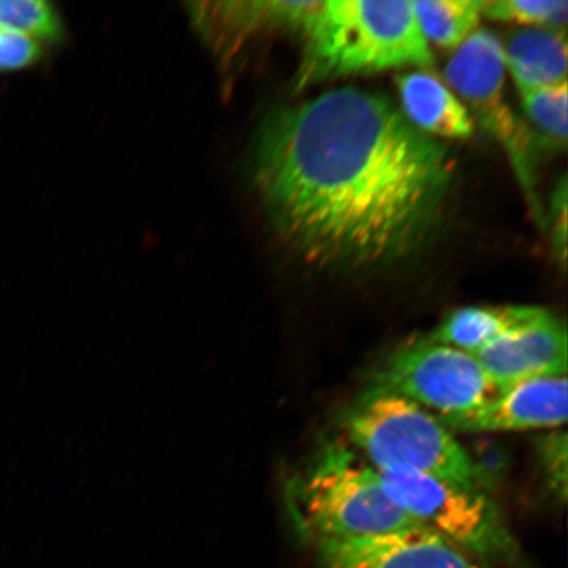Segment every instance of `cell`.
<instances>
[{"label": "cell", "mask_w": 568, "mask_h": 568, "mask_svg": "<svg viewBox=\"0 0 568 568\" xmlns=\"http://www.w3.org/2000/svg\"><path fill=\"white\" fill-rule=\"evenodd\" d=\"M303 36L301 87L435 62L409 0H323Z\"/></svg>", "instance_id": "2"}, {"label": "cell", "mask_w": 568, "mask_h": 568, "mask_svg": "<svg viewBox=\"0 0 568 568\" xmlns=\"http://www.w3.org/2000/svg\"><path fill=\"white\" fill-rule=\"evenodd\" d=\"M527 305H485L464 307L447 315L428 337L435 343L475 354L546 314Z\"/></svg>", "instance_id": "13"}, {"label": "cell", "mask_w": 568, "mask_h": 568, "mask_svg": "<svg viewBox=\"0 0 568 568\" xmlns=\"http://www.w3.org/2000/svg\"><path fill=\"white\" fill-rule=\"evenodd\" d=\"M345 426L376 470L404 468L486 493L488 478L477 462L436 415L414 402L368 388Z\"/></svg>", "instance_id": "3"}, {"label": "cell", "mask_w": 568, "mask_h": 568, "mask_svg": "<svg viewBox=\"0 0 568 568\" xmlns=\"http://www.w3.org/2000/svg\"><path fill=\"white\" fill-rule=\"evenodd\" d=\"M567 82L523 94L530 122L556 148L567 145Z\"/></svg>", "instance_id": "17"}, {"label": "cell", "mask_w": 568, "mask_h": 568, "mask_svg": "<svg viewBox=\"0 0 568 568\" xmlns=\"http://www.w3.org/2000/svg\"><path fill=\"white\" fill-rule=\"evenodd\" d=\"M295 513L304 535L316 544L422 527L390 499L374 468L343 446L328 447L304 474Z\"/></svg>", "instance_id": "4"}, {"label": "cell", "mask_w": 568, "mask_h": 568, "mask_svg": "<svg viewBox=\"0 0 568 568\" xmlns=\"http://www.w3.org/2000/svg\"><path fill=\"white\" fill-rule=\"evenodd\" d=\"M483 17L529 28L566 32L567 0H486Z\"/></svg>", "instance_id": "16"}, {"label": "cell", "mask_w": 568, "mask_h": 568, "mask_svg": "<svg viewBox=\"0 0 568 568\" xmlns=\"http://www.w3.org/2000/svg\"><path fill=\"white\" fill-rule=\"evenodd\" d=\"M473 355L499 390L548 376H567L566 324L548 311Z\"/></svg>", "instance_id": "9"}, {"label": "cell", "mask_w": 568, "mask_h": 568, "mask_svg": "<svg viewBox=\"0 0 568 568\" xmlns=\"http://www.w3.org/2000/svg\"><path fill=\"white\" fill-rule=\"evenodd\" d=\"M539 460L546 483L558 501H566L567 495V435L564 430L552 432L538 445Z\"/></svg>", "instance_id": "19"}, {"label": "cell", "mask_w": 568, "mask_h": 568, "mask_svg": "<svg viewBox=\"0 0 568 568\" xmlns=\"http://www.w3.org/2000/svg\"><path fill=\"white\" fill-rule=\"evenodd\" d=\"M371 388L402 396L437 417L471 414L499 394L473 354L428 337L390 355Z\"/></svg>", "instance_id": "6"}, {"label": "cell", "mask_w": 568, "mask_h": 568, "mask_svg": "<svg viewBox=\"0 0 568 568\" xmlns=\"http://www.w3.org/2000/svg\"><path fill=\"white\" fill-rule=\"evenodd\" d=\"M40 55V45L30 36L0 28V71L31 65Z\"/></svg>", "instance_id": "20"}, {"label": "cell", "mask_w": 568, "mask_h": 568, "mask_svg": "<svg viewBox=\"0 0 568 568\" xmlns=\"http://www.w3.org/2000/svg\"><path fill=\"white\" fill-rule=\"evenodd\" d=\"M322 2L194 3L190 9L199 30L212 45L219 51L231 52L260 31L284 30L303 34Z\"/></svg>", "instance_id": "11"}, {"label": "cell", "mask_w": 568, "mask_h": 568, "mask_svg": "<svg viewBox=\"0 0 568 568\" xmlns=\"http://www.w3.org/2000/svg\"><path fill=\"white\" fill-rule=\"evenodd\" d=\"M486 0H418L414 2L417 24L426 42L457 49L477 32Z\"/></svg>", "instance_id": "15"}, {"label": "cell", "mask_w": 568, "mask_h": 568, "mask_svg": "<svg viewBox=\"0 0 568 568\" xmlns=\"http://www.w3.org/2000/svg\"><path fill=\"white\" fill-rule=\"evenodd\" d=\"M506 69L521 95L567 82L566 32L527 28L509 36L503 47Z\"/></svg>", "instance_id": "14"}, {"label": "cell", "mask_w": 568, "mask_h": 568, "mask_svg": "<svg viewBox=\"0 0 568 568\" xmlns=\"http://www.w3.org/2000/svg\"><path fill=\"white\" fill-rule=\"evenodd\" d=\"M552 241L558 262L566 266L567 252V186L562 181L552 202Z\"/></svg>", "instance_id": "21"}, {"label": "cell", "mask_w": 568, "mask_h": 568, "mask_svg": "<svg viewBox=\"0 0 568 568\" xmlns=\"http://www.w3.org/2000/svg\"><path fill=\"white\" fill-rule=\"evenodd\" d=\"M0 28L30 36L36 41H54L62 33L52 4L42 0H0Z\"/></svg>", "instance_id": "18"}, {"label": "cell", "mask_w": 568, "mask_h": 568, "mask_svg": "<svg viewBox=\"0 0 568 568\" xmlns=\"http://www.w3.org/2000/svg\"><path fill=\"white\" fill-rule=\"evenodd\" d=\"M445 78L480 125L506 149L518 180L531 197L536 182L535 138L507 103L500 40L486 30L474 32L447 62Z\"/></svg>", "instance_id": "7"}, {"label": "cell", "mask_w": 568, "mask_h": 568, "mask_svg": "<svg viewBox=\"0 0 568 568\" xmlns=\"http://www.w3.org/2000/svg\"><path fill=\"white\" fill-rule=\"evenodd\" d=\"M567 376H548L499 390L471 414L437 418L466 433L554 429L567 422Z\"/></svg>", "instance_id": "10"}, {"label": "cell", "mask_w": 568, "mask_h": 568, "mask_svg": "<svg viewBox=\"0 0 568 568\" xmlns=\"http://www.w3.org/2000/svg\"><path fill=\"white\" fill-rule=\"evenodd\" d=\"M316 546V568H491L423 527Z\"/></svg>", "instance_id": "8"}, {"label": "cell", "mask_w": 568, "mask_h": 568, "mask_svg": "<svg viewBox=\"0 0 568 568\" xmlns=\"http://www.w3.org/2000/svg\"><path fill=\"white\" fill-rule=\"evenodd\" d=\"M383 488L423 528L491 568H529L506 518L485 491L404 468L376 470Z\"/></svg>", "instance_id": "5"}, {"label": "cell", "mask_w": 568, "mask_h": 568, "mask_svg": "<svg viewBox=\"0 0 568 568\" xmlns=\"http://www.w3.org/2000/svg\"><path fill=\"white\" fill-rule=\"evenodd\" d=\"M255 182L291 251L318 267L366 270L422 245L452 165L387 98L341 88L268 119Z\"/></svg>", "instance_id": "1"}, {"label": "cell", "mask_w": 568, "mask_h": 568, "mask_svg": "<svg viewBox=\"0 0 568 568\" xmlns=\"http://www.w3.org/2000/svg\"><path fill=\"white\" fill-rule=\"evenodd\" d=\"M402 112L416 130L433 136L470 138L474 120L467 106L436 77L423 71L396 78Z\"/></svg>", "instance_id": "12"}]
</instances>
